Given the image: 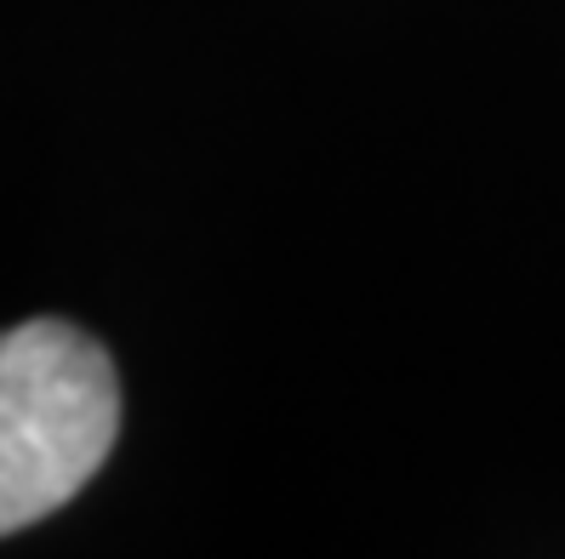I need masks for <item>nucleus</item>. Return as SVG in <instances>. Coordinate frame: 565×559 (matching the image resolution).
Wrapping results in <instances>:
<instances>
[{
	"mask_svg": "<svg viewBox=\"0 0 565 559\" xmlns=\"http://www.w3.org/2000/svg\"><path fill=\"white\" fill-rule=\"evenodd\" d=\"M120 434V377L70 320L0 332V537L75 503Z\"/></svg>",
	"mask_w": 565,
	"mask_h": 559,
	"instance_id": "obj_1",
	"label": "nucleus"
}]
</instances>
